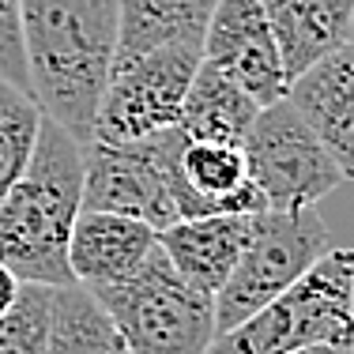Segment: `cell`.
Here are the masks:
<instances>
[{
    "label": "cell",
    "mask_w": 354,
    "mask_h": 354,
    "mask_svg": "<svg viewBox=\"0 0 354 354\" xmlns=\"http://www.w3.org/2000/svg\"><path fill=\"white\" fill-rule=\"evenodd\" d=\"M19 19L35 98L91 143L121 38V0H19Z\"/></svg>",
    "instance_id": "cell-1"
},
{
    "label": "cell",
    "mask_w": 354,
    "mask_h": 354,
    "mask_svg": "<svg viewBox=\"0 0 354 354\" xmlns=\"http://www.w3.org/2000/svg\"><path fill=\"white\" fill-rule=\"evenodd\" d=\"M83 212V143L46 113L23 177L0 200V260L23 283L68 286V241Z\"/></svg>",
    "instance_id": "cell-2"
},
{
    "label": "cell",
    "mask_w": 354,
    "mask_h": 354,
    "mask_svg": "<svg viewBox=\"0 0 354 354\" xmlns=\"http://www.w3.org/2000/svg\"><path fill=\"white\" fill-rule=\"evenodd\" d=\"M185 143L189 136L181 124L129 143H83V212L132 215L155 230H166L177 218L207 215L185 181Z\"/></svg>",
    "instance_id": "cell-3"
},
{
    "label": "cell",
    "mask_w": 354,
    "mask_h": 354,
    "mask_svg": "<svg viewBox=\"0 0 354 354\" xmlns=\"http://www.w3.org/2000/svg\"><path fill=\"white\" fill-rule=\"evenodd\" d=\"M320 343L354 347V249H328L290 290L218 332L207 354H294Z\"/></svg>",
    "instance_id": "cell-4"
},
{
    "label": "cell",
    "mask_w": 354,
    "mask_h": 354,
    "mask_svg": "<svg viewBox=\"0 0 354 354\" xmlns=\"http://www.w3.org/2000/svg\"><path fill=\"white\" fill-rule=\"evenodd\" d=\"M117 320L132 354H207L215 343V294L192 286L162 245L113 286L91 290Z\"/></svg>",
    "instance_id": "cell-5"
},
{
    "label": "cell",
    "mask_w": 354,
    "mask_h": 354,
    "mask_svg": "<svg viewBox=\"0 0 354 354\" xmlns=\"http://www.w3.org/2000/svg\"><path fill=\"white\" fill-rule=\"evenodd\" d=\"M332 249L324 218L317 207H264L252 215L249 245L241 252L234 275L215 294V324L230 332L234 324L290 290L324 252Z\"/></svg>",
    "instance_id": "cell-6"
},
{
    "label": "cell",
    "mask_w": 354,
    "mask_h": 354,
    "mask_svg": "<svg viewBox=\"0 0 354 354\" xmlns=\"http://www.w3.org/2000/svg\"><path fill=\"white\" fill-rule=\"evenodd\" d=\"M200 61H204V46L166 41L124 64H113L98 102L95 140L129 143L181 124V106Z\"/></svg>",
    "instance_id": "cell-7"
},
{
    "label": "cell",
    "mask_w": 354,
    "mask_h": 354,
    "mask_svg": "<svg viewBox=\"0 0 354 354\" xmlns=\"http://www.w3.org/2000/svg\"><path fill=\"white\" fill-rule=\"evenodd\" d=\"M249 177L268 207H317L347 177L290 98L257 113L245 140Z\"/></svg>",
    "instance_id": "cell-8"
},
{
    "label": "cell",
    "mask_w": 354,
    "mask_h": 354,
    "mask_svg": "<svg viewBox=\"0 0 354 354\" xmlns=\"http://www.w3.org/2000/svg\"><path fill=\"white\" fill-rule=\"evenodd\" d=\"M204 61L241 83L260 106L290 98V75L260 0H218L204 35Z\"/></svg>",
    "instance_id": "cell-9"
},
{
    "label": "cell",
    "mask_w": 354,
    "mask_h": 354,
    "mask_svg": "<svg viewBox=\"0 0 354 354\" xmlns=\"http://www.w3.org/2000/svg\"><path fill=\"white\" fill-rule=\"evenodd\" d=\"M158 230L143 218L113 215V212H80L68 241L72 279L87 290L113 286L136 275L143 260L155 252Z\"/></svg>",
    "instance_id": "cell-10"
},
{
    "label": "cell",
    "mask_w": 354,
    "mask_h": 354,
    "mask_svg": "<svg viewBox=\"0 0 354 354\" xmlns=\"http://www.w3.org/2000/svg\"><path fill=\"white\" fill-rule=\"evenodd\" d=\"M290 102L354 181V38L290 83Z\"/></svg>",
    "instance_id": "cell-11"
},
{
    "label": "cell",
    "mask_w": 354,
    "mask_h": 354,
    "mask_svg": "<svg viewBox=\"0 0 354 354\" xmlns=\"http://www.w3.org/2000/svg\"><path fill=\"white\" fill-rule=\"evenodd\" d=\"M249 234L252 215H200L177 218L174 226L158 230V245L192 286H200L204 294H218L238 268Z\"/></svg>",
    "instance_id": "cell-12"
},
{
    "label": "cell",
    "mask_w": 354,
    "mask_h": 354,
    "mask_svg": "<svg viewBox=\"0 0 354 354\" xmlns=\"http://www.w3.org/2000/svg\"><path fill=\"white\" fill-rule=\"evenodd\" d=\"M290 83L351 41L354 0H260Z\"/></svg>",
    "instance_id": "cell-13"
},
{
    "label": "cell",
    "mask_w": 354,
    "mask_h": 354,
    "mask_svg": "<svg viewBox=\"0 0 354 354\" xmlns=\"http://www.w3.org/2000/svg\"><path fill=\"white\" fill-rule=\"evenodd\" d=\"M181 170L207 215H257L268 207L264 192L249 177L245 147H238V143L189 140L181 155Z\"/></svg>",
    "instance_id": "cell-14"
},
{
    "label": "cell",
    "mask_w": 354,
    "mask_h": 354,
    "mask_svg": "<svg viewBox=\"0 0 354 354\" xmlns=\"http://www.w3.org/2000/svg\"><path fill=\"white\" fill-rule=\"evenodd\" d=\"M260 109L264 106L241 83H234L215 64L200 61L196 80H192L189 95H185V106H181V129L189 140L238 143V147H245L249 129Z\"/></svg>",
    "instance_id": "cell-15"
},
{
    "label": "cell",
    "mask_w": 354,
    "mask_h": 354,
    "mask_svg": "<svg viewBox=\"0 0 354 354\" xmlns=\"http://www.w3.org/2000/svg\"><path fill=\"white\" fill-rule=\"evenodd\" d=\"M215 4L218 0H121V38L113 64H124L166 41L204 46Z\"/></svg>",
    "instance_id": "cell-16"
},
{
    "label": "cell",
    "mask_w": 354,
    "mask_h": 354,
    "mask_svg": "<svg viewBox=\"0 0 354 354\" xmlns=\"http://www.w3.org/2000/svg\"><path fill=\"white\" fill-rule=\"evenodd\" d=\"M46 354H132L109 309L83 283L53 286Z\"/></svg>",
    "instance_id": "cell-17"
},
{
    "label": "cell",
    "mask_w": 354,
    "mask_h": 354,
    "mask_svg": "<svg viewBox=\"0 0 354 354\" xmlns=\"http://www.w3.org/2000/svg\"><path fill=\"white\" fill-rule=\"evenodd\" d=\"M41 121H46V109L38 98L15 83L0 80V200L27 170L38 147Z\"/></svg>",
    "instance_id": "cell-18"
},
{
    "label": "cell",
    "mask_w": 354,
    "mask_h": 354,
    "mask_svg": "<svg viewBox=\"0 0 354 354\" xmlns=\"http://www.w3.org/2000/svg\"><path fill=\"white\" fill-rule=\"evenodd\" d=\"M49 317H53V286L23 283L15 306L0 313V354H46Z\"/></svg>",
    "instance_id": "cell-19"
},
{
    "label": "cell",
    "mask_w": 354,
    "mask_h": 354,
    "mask_svg": "<svg viewBox=\"0 0 354 354\" xmlns=\"http://www.w3.org/2000/svg\"><path fill=\"white\" fill-rule=\"evenodd\" d=\"M0 80L30 91V64L27 46H23V19H19V0H0Z\"/></svg>",
    "instance_id": "cell-20"
},
{
    "label": "cell",
    "mask_w": 354,
    "mask_h": 354,
    "mask_svg": "<svg viewBox=\"0 0 354 354\" xmlns=\"http://www.w3.org/2000/svg\"><path fill=\"white\" fill-rule=\"evenodd\" d=\"M19 290H23V279L12 272V268L0 260V313H8V309L15 306V298H19Z\"/></svg>",
    "instance_id": "cell-21"
},
{
    "label": "cell",
    "mask_w": 354,
    "mask_h": 354,
    "mask_svg": "<svg viewBox=\"0 0 354 354\" xmlns=\"http://www.w3.org/2000/svg\"><path fill=\"white\" fill-rule=\"evenodd\" d=\"M294 354H354V347H328V343H320V347H306V351H294Z\"/></svg>",
    "instance_id": "cell-22"
}]
</instances>
